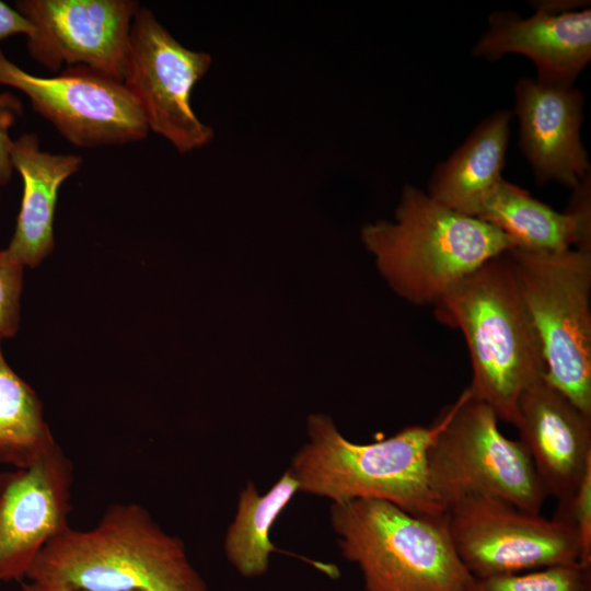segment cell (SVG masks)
Returning a JSON list of instances; mask_svg holds the SVG:
<instances>
[{"mask_svg": "<svg viewBox=\"0 0 591 591\" xmlns=\"http://www.w3.org/2000/svg\"><path fill=\"white\" fill-rule=\"evenodd\" d=\"M582 105V94L572 86L518 81L520 148L540 184L557 181L576 188L589 176L588 154L580 139Z\"/></svg>", "mask_w": 591, "mask_h": 591, "instance_id": "9a60e30c", "label": "cell"}, {"mask_svg": "<svg viewBox=\"0 0 591 591\" xmlns=\"http://www.w3.org/2000/svg\"><path fill=\"white\" fill-rule=\"evenodd\" d=\"M508 256L543 346L545 379L591 416V252L513 247Z\"/></svg>", "mask_w": 591, "mask_h": 591, "instance_id": "8992f818", "label": "cell"}, {"mask_svg": "<svg viewBox=\"0 0 591 591\" xmlns=\"http://www.w3.org/2000/svg\"><path fill=\"white\" fill-rule=\"evenodd\" d=\"M341 555L358 566L366 591H466L447 513L426 517L380 499L331 503Z\"/></svg>", "mask_w": 591, "mask_h": 591, "instance_id": "5b68a950", "label": "cell"}, {"mask_svg": "<svg viewBox=\"0 0 591 591\" xmlns=\"http://www.w3.org/2000/svg\"><path fill=\"white\" fill-rule=\"evenodd\" d=\"M475 218L501 230L517 248L591 252L590 178L573 188L569 207L561 213L502 178L485 195Z\"/></svg>", "mask_w": 591, "mask_h": 591, "instance_id": "2e32d148", "label": "cell"}, {"mask_svg": "<svg viewBox=\"0 0 591 591\" xmlns=\"http://www.w3.org/2000/svg\"><path fill=\"white\" fill-rule=\"evenodd\" d=\"M454 549L473 578L580 564L576 528L488 495H470L447 510Z\"/></svg>", "mask_w": 591, "mask_h": 591, "instance_id": "ba28073f", "label": "cell"}, {"mask_svg": "<svg viewBox=\"0 0 591 591\" xmlns=\"http://www.w3.org/2000/svg\"><path fill=\"white\" fill-rule=\"evenodd\" d=\"M57 445L35 391L9 367L0 348V464L26 467Z\"/></svg>", "mask_w": 591, "mask_h": 591, "instance_id": "ffe728a7", "label": "cell"}, {"mask_svg": "<svg viewBox=\"0 0 591 591\" xmlns=\"http://www.w3.org/2000/svg\"><path fill=\"white\" fill-rule=\"evenodd\" d=\"M10 155L23 181V196L8 251L24 266L36 267L54 248L53 224L59 187L79 171L82 159L40 150L35 134L13 140Z\"/></svg>", "mask_w": 591, "mask_h": 591, "instance_id": "e0dca14e", "label": "cell"}, {"mask_svg": "<svg viewBox=\"0 0 591 591\" xmlns=\"http://www.w3.org/2000/svg\"><path fill=\"white\" fill-rule=\"evenodd\" d=\"M32 32V24L16 9L0 1V40L15 34L28 36Z\"/></svg>", "mask_w": 591, "mask_h": 591, "instance_id": "d4e9b609", "label": "cell"}, {"mask_svg": "<svg viewBox=\"0 0 591 591\" xmlns=\"http://www.w3.org/2000/svg\"><path fill=\"white\" fill-rule=\"evenodd\" d=\"M24 265L8 248L0 251V340L15 335Z\"/></svg>", "mask_w": 591, "mask_h": 591, "instance_id": "7402d4cb", "label": "cell"}, {"mask_svg": "<svg viewBox=\"0 0 591 591\" xmlns=\"http://www.w3.org/2000/svg\"><path fill=\"white\" fill-rule=\"evenodd\" d=\"M567 517L579 536L580 565L591 567V463L583 473Z\"/></svg>", "mask_w": 591, "mask_h": 591, "instance_id": "603a6c76", "label": "cell"}, {"mask_svg": "<svg viewBox=\"0 0 591 591\" xmlns=\"http://www.w3.org/2000/svg\"><path fill=\"white\" fill-rule=\"evenodd\" d=\"M297 493L299 485L289 468L264 494L252 480L241 489L223 551L242 577L257 578L268 570L270 556L277 552L270 540L271 528Z\"/></svg>", "mask_w": 591, "mask_h": 591, "instance_id": "d6986e66", "label": "cell"}, {"mask_svg": "<svg viewBox=\"0 0 591 591\" xmlns=\"http://www.w3.org/2000/svg\"><path fill=\"white\" fill-rule=\"evenodd\" d=\"M508 53L529 57L537 68V82L571 86L591 58V11L568 4H540L529 19L496 12L474 55L496 60Z\"/></svg>", "mask_w": 591, "mask_h": 591, "instance_id": "5bb4252c", "label": "cell"}, {"mask_svg": "<svg viewBox=\"0 0 591 591\" xmlns=\"http://www.w3.org/2000/svg\"><path fill=\"white\" fill-rule=\"evenodd\" d=\"M208 53L183 46L148 8L139 7L131 23L123 83L149 130L179 153L207 146L213 130L192 107V92L207 73Z\"/></svg>", "mask_w": 591, "mask_h": 591, "instance_id": "9c48e42d", "label": "cell"}, {"mask_svg": "<svg viewBox=\"0 0 591 591\" xmlns=\"http://www.w3.org/2000/svg\"><path fill=\"white\" fill-rule=\"evenodd\" d=\"M454 409L447 406L430 426H408L371 443L345 438L325 414L308 418V440L288 467L299 491L332 503L380 499L418 515L442 517L445 509L432 493L428 450Z\"/></svg>", "mask_w": 591, "mask_h": 591, "instance_id": "277c9868", "label": "cell"}, {"mask_svg": "<svg viewBox=\"0 0 591 591\" xmlns=\"http://www.w3.org/2000/svg\"><path fill=\"white\" fill-rule=\"evenodd\" d=\"M466 591H591V567L580 564L473 578Z\"/></svg>", "mask_w": 591, "mask_h": 591, "instance_id": "44dd1931", "label": "cell"}, {"mask_svg": "<svg viewBox=\"0 0 591 591\" xmlns=\"http://www.w3.org/2000/svg\"><path fill=\"white\" fill-rule=\"evenodd\" d=\"M514 427L543 489L557 499L553 518L569 522V506L591 463V416L544 376L522 394Z\"/></svg>", "mask_w": 591, "mask_h": 591, "instance_id": "4fadbf2b", "label": "cell"}, {"mask_svg": "<svg viewBox=\"0 0 591 591\" xmlns=\"http://www.w3.org/2000/svg\"><path fill=\"white\" fill-rule=\"evenodd\" d=\"M21 591H86V590H76L63 586L42 583L32 580H26L21 582Z\"/></svg>", "mask_w": 591, "mask_h": 591, "instance_id": "484cf974", "label": "cell"}, {"mask_svg": "<svg viewBox=\"0 0 591 591\" xmlns=\"http://www.w3.org/2000/svg\"><path fill=\"white\" fill-rule=\"evenodd\" d=\"M433 308L437 321L465 339L471 396L514 426L522 394L545 376L546 363L508 252L483 264Z\"/></svg>", "mask_w": 591, "mask_h": 591, "instance_id": "6da1fadb", "label": "cell"}, {"mask_svg": "<svg viewBox=\"0 0 591 591\" xmlns=\"http://www.w3.org/2000/svg\"><path fill=\"white\" fill-rule=\"evenodd\" d=\"M73 466L59 445L0 473V581L22 580L44 546L69 528Z\"/></svg>", "mask_w": 591, "mask_h": 591, "instance_id": "7c38bea8", "label": "cell"}, {"mask_svg": "<svg viewBox=\"0 0 591 591\" xmlns=\"http://www.w3.org/2000/svg\"><path fill=\"white\" fill-rule=\"evenodd\" d=\"M25 579L86 591H208L183 541L138 503L111 505L91 530H63Z\"/></svg>", "mask_w": 591, "mask_h": 591, "instance_id": "7a4b0ae2", "label": "cell"}, {"mask_svg": "<svg viewBox=\"0 0 591 591\" xmlns=\"http://www.w3.org/2000/svg\"><path fill=\"white\" fill-rule=\"evenodd\" d=\"M427 473L445 511L466 496L488 495L540 513L547 497L525 448L500 431L496 414L467 387L428 450Z\"/></svg>", "mask_w": 591, "mask_h": 591, "instance_id": "52a82bcc", "label": "cell"}, {"mask_svg": "<svg viewBox=\"0 0 591 591\" xmlns=\"http://www.w3.org/2000/svg\"><path fill=\"white\" fill-rule=\"evenodd\" d=\"M361 241L392 290L415 305H436L489 259L514 247L496 227L405 186L395 220L367 223Z\"/></svg>", "mask_w": 591, "mask_h": 591, "instance_id": "3957f363", "label": "cell"}, {"mask_svg": "<svg viewBox=\"0 0 591 591\" xmlns=\"http://www.w3.org/2000/svg\"><path fill=\"white\" fill-rule=\"evenodd\" d=\"M511 115L502 111L484 120L448 161L438 165L428 196L475 218L485 195L502 179Z\"/></svg>", "mask_w": 591, "mask_h": 591, "instance_id": "ac0fdd59", "label": "cell"}, {"mask_svg": "<svg viewBox=\"0 0 591 591\" xmlns=\"http://www.w3.org/2000/svg\"><path fill=\"white\" fill-rule=\"evenodd\" d=\"M130 0H22L15 8L33 26L30 55L51 71L86 67L123 82L131 23Z\"/></svg>", "mask_w": 591, "mask_h": 591, "instance_id": "8fae6325", "label": "cell"}, {"mask_svg": "<svg viewBox=\"0 0 591 591\" xmlns=\"http://www.w3.org/2000/svg\"><path fill=\"white\" fill-rule=\"evenodd\" d=\"M0 84L23 92L34 111L74 146L126 144L148 136L144 118L124 83L86 67L37 77L0 50Z\"/></svg>", "mask_w": 591, "mask_h": 591, "instance_id": "30bf717a", "label": "cell"}, {"mask_svg": "<svg viewBox=\"0 0 591 591\" xmlns=\"http://www.w3.org/2000/svg\"><path fill=\"white\" fill-rule=\"evenodd\" d=\"M22 112V104L11 93H0V185H5L13 172L11 162V149L13 140L9 135V128L15 117Z\"/></svg>", "mask_w": 591, "mask_h": 591, "instance_id": "cb8c5ba5", "label": "cell"}]
</instances>
